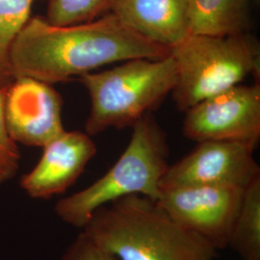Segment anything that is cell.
<instances>
[{"label": "cell", "instance_id": "obj_1", "mask_svg": "<svg viewBox=\"0 0 260 260\" xmlns=\"http://www.w3.org/2000/svg\"><path fill=\"white\" fill-rule=\"evenodd\" d=\"M171 50L131 31L111 12L92 21L56 26L30 17L11 50L14 77L46 83L70 81L103 66L137 58L159 59Z\"/></svg>", "mask_w": 260, "mask_h": 260}, {"label": "cell", "instance_id": "obj_2", "mask_svg": "<svg viewBox=\"0 0 260 260\" xmlns=\"http://www.w3.org/2000/svg\"><path fill=\"white\" fill-rule=\"evenodd\" d=\"M82 230L118 260L217 258V250L147 196H125L99 207Z\"/></svg>", "mask_w": 260, "mask_h": 260}, {"label": "cell", "instance_id": "obj_3", "mask_svg": "<svg viewBox=\"0 0 260 260\" xmlns=\"http://www.w3.org/2000/svg\"><path fill=\"white\" fill-rule=\"evenodd\" d=\"M78 80L91 99L85 130L92 137L109 128L133 126L155 109L174 90L177 68L170 53L159 59L123 61L109 70L81 75Z\"/></svg>", "mask_w": 260, "mask_h": 260}, {"label": "cell", "instance_id": "obj_4", "mask_svg": "<svg viewBox=\"0 0 260 260\" xmlns=\"http://www.w3.org/2000/svg\"><path fill=\"white\" fill-rule=\"evenodd\" d=\"M132 127L129 143L114 166L93 184L56 204V215L64 223L82 229L99 207L121 197L139 194L157 200L169 166L166 134L149 114Z\"/></svg>", "mask_w": 260, "mask_h": 260}, {"label": "cell", "instance_id": "obj_5", "mask_svg": "<svg viewBox=\"0 0 260 260\" xmlns=\"http://www.w3.org/2000/svg\"><path fill=\"white\" fill-rule=\"evenodd\" d=\"M177 68L172 95L185 112L214 94L259 77L260 44L251 31L226 35H189L171 49Z\"/></svg>", "mask_w": 260, "mask_h": 260}, {"label": "cell", "instance_id": "obj_6", "mask_svg": "<svg viewBox=\"0 0 260 260\" xmlns=\"http://www.w3.org/2000/svg\"><path fill=\"white\" fill-rule=\"evenodd\" d=\"M183 134L197 143L233 141L257 146L260 138V85H237L185 111Z\"/></svg>", "mask_w": 260, "mask_h": 260}, {"label": "cell", "instance_id": "obj_7", "mask_svg": "<svg viewBox=\"0 0 260 260\" xmlns=\"http://www.w3.org/2000/svg\"><path fill=\"white\" fill-rule=\"evenodd\" d=\"M245 189L225 186H187L163 189L157 203L177 223L215 250L229 247Z\"/></svg>", "mask_w": 260, "mask_h": 260}, {"label": "cell", "instance_id": "obj_8", "mask_svg": "<svg viewBox=\"0 0 260 260\" xmlns=\"http://www.w3.org/2000/svg\"><path fill=\"white\" fill-rule=\"evenodd\" d=\"M256 147L233 141H203L189 154L168 166L160 190L187 186H225L246 189L260 177L253 157Z\"/></svg>", "mask_w": 260, "mask_h": 260}, {"label": "cell", "instance_id": "obj_9", "mask_svg": "<svg viewBox=\"0 0 260 260\" xmlns=\"http://www.w3.org/2000/svg\"><path fill=\"white\" fill-rule=\"evenodd\" d=\"M63 99L51 84L17 76L6 87L3 117L11 139L28 147L44 148L62 134Z\"/></svg>", "mask_w": 260, "mask_h": 260}, {"label": "cell", "instance_id": "obj_10", "mask_svg": "<svg viewBox=\"0 0 260 260\" xmlns=\"http://www.w3.org/2000/svg\"><path fill=\"white\" fill-rule=\"evenodd\" d=\"M43 149L37 165L19 182L30 198L37 200L64 193L96 153L92 137L81 131L65 130Z\"/></svg>", "mask_w": 260, "mask_h": 260}, {"label": "cell", "instance_id": "obj_11", "mask_svg": "<svg viewBox=\"0 0 260 260\" xmlns=\"http://www.w3.org/2000/svg\"><path fill=\"white\" fill-rule=\"evenodd\" d=\"M189 0H116L111 13L141 37L172 49L190 35Z\"/></svg>", "mask_w": 260, "mask_h": 260}, {"label": "cell", "instance_id": "obj_12", "mask_svg": "<svg viewBox=\"0 0 260 260\" xmlns=\"http://www.w3.org/2000/svg\"><path fill=\"white\" fill-rule=\"evenodd\" d=\"M251 0H189L190 35L226 36L250 31Z\"/></svg>", "mask_w": 260, "mask_h": 260}, {"label": "cell", "instance_id": "obj_13", "mask_svg": "<svg viewBox=\"0 0 260 260\" xmlns=\"http://www.w3.org/2000/svg\"><path fill=\"white\" fill-rule=\"evenodd\" d=\"M229 247L244 260H260V177L245 189Z\"/></svg>", "mask_w": 260, "mask_h": 260}, {"label": "cell", "instance_id": "obj_14", "mask_svg": "<svg viewBox=\"0 0 260 260\" xmlns=\"http://www.w3.org/2000/svg\"><path fill=\"white\" fill-rule=\"evenodd\" d=\"M35 0H0V89L13 80L11 50L20 30L31 17Z\"/></svg>", "mask_w": 260, "mask_h": 260}, {"label": "cell", "instance_id": "obj_15", "mask_svg": "<svg viewBox=\"0 0 260 260\" xmlns=\"http://www.w3.org/2000/svg\"><path fill=\"white\" fill-rule=\"evenodd\" d=\"M116 0H48L47 22L67 26L99 19L111 12Z\"/></svg>", "mask_w": 260, "mask_h": 260}, {"label": "cell", "instance_id": "obj_16", "mask_svg": "<svg viewBox=\"0 0 260 260\" xmlns=\"http://www.w3.org/2000/svg\"><path fill=\"white\" fill-rule=\"evenodd\" d=\"M6 88L0 89V186L15 177L19 171L20 152L6 130L3 117V104Z\"/></svg>", "mask_w": 260, "mask_h": 260}, {"label": "cell", "instance_id": "obj_17", "mask_svg": "<svg viewBox=\"0 0 260 260\" xmlns=\"http://www.w3.org/2000/svg\"><path fill=\"white\" fill-rule=\"evenodd\" d=\"M61 260H99L96 247L90 237L81 232L70 245Z\"/></svg>", "mask_w": 260, "mask_h": 260}, {"label": "cell", "instance_id": "obj_18", "mask_svg": "<svg viewBox=\"0 0 260 260\" xmlns=\"http://www.w3.org/2000/svg\"><path fill=\"white\" fill-rule=\"evenodd\" d=\"M96 251H98V259L99 260H118L110 252L103 251L98 248H96Z\"/></svg>", "mask_w": 260, "mask_h": 260}, {"label": "cell", "instance_id": "obj_19", "mask_svg": "<svg viewBox=\"0 0 260 260\" xmlns=\"http://www.w3.org/2000/svg\"><path fill=\"white\" fill-rule=\"evenodd\" d=\"M251 1H253V2H255V3H259V0H251Z\"/></svg>", "mask_w": 260, "mask_h": 260}]
</instances>
